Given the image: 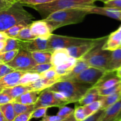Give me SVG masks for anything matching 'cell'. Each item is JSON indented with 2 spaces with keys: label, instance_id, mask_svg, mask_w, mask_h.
Returning <instances> with one entry per match:
<instances>
[{
  "label": "cell",
  "instance_id": "1",
  "mask_svg": "<svg viewBox=\"0 0 121 121\" xmlns=\"http://www.w3.org/2000/svg\"><path fill=\"white\" fill-rule=\"evenodd\" d=\"M89 14V8H70L54 12L43 20L47 23L52 33L63 26L82 22Z\"/></svg>",
  "mask_w": 121,
  "mask_h": 121
},
{
  "label": "cell",
  "instance_id": "2",
  "mask_svg": "<svg viewBox=\"0 0 121 121\" xmlns=\"http://www.w3.org/2000/svg\"><path fill=\"white\" fill-rule=\"evenodd\" d=\"M96 0H55L51 2L38 5L31 6V8L39 12L46 18L52 13L63 9L70 8H90L94 6Z\"/></svg>",
  "mask_w": 121,
  "mask_h": 121
},
{
  "label": "cell",
  "instance_id": "3",
  "mask_svg": "<svg viewBox=\"0 0 121 121\" xmlns=\"http://www.w3.org/2000/svg\"><path fill=\"white\" fill-rule=\"evenodd\" d=\"M92 87L89 84L70 80L60 81L48 88L54 92H60L65 96L69 104L78 102Z\"/></svg>",
  "mask_w": 121,
  "mask_h": 121
},
{
  "label": "cell",
  "instance_id": "4",
  "mask_svg": "<svg viewBox=\"0 0 121 121\" xmlns=\"http://www.w3.org/2000/svg\"><path fill=\"white\" fill-rule=\"evenodd\" d=\"M34 17L23 8L19 2L0 11V32H4L12 26L25 20H32Z\"/></svg>",
  "mask_w": 121,
  "mask_h": 121
},
{
  "label": "cell",
  "instance_id": "5",
  "mask_svg": "<svg viewBox=\"0 0 121 121\" xmlns=\"http://www.w3.org/2000/svg\"><path fill=\"white\" fill-rule=\"evenodd\" d=\"M105 42L100 43L80 59L85 60L90 67L100 69L106 71L109 63L112 51L103 49L102 46Z\"/></svg>",
  "mask_w": 121,
  "mask_h": 121
},
{
  "label": "cell",
  "instance_id": "6",
  "mask_svg": "<svg viewBox=\"0 0 121 121\" xmlns=\"http://www.w3.org/2000/svg\"><path fill=\"white\" fill-rule=\"evenodd\" d=\"M96 39L74 37L52 34L48 39V52L53 53L58 49H67L95 41Z\"/></svg>",
  "mask_w": 121,
  "mask_h": 121
},
{
  "label": "cell",
  "instance_id": "7",
  "mask_svg": "<svg viewBox=\"0 0 121 121\" xmlns=\"http://www.w3.org/2000/svg\"><path fill=\"white\" fill-rule=\"evenodd\" d=\"M5 64L15 71L28 72L37 65V63L32 57L30 52L25 49H20L14 59Z\"/></svg>",
  "mask_w": 121,
  "mask_h": 121
},
{
  "label": "cell",
  "instance_id": "8",
  "mask_svg": "<svg viewBox=\"0 0 121 121\" xmlns=\"http://www.w3.org/2000/svg\"><path fill=\"white\" fill-rule=\"evenodd\" d=\"M105 72V70L93 67H89L80 72L79 74L71 78L70 81L91 84L93 86L101 78Z\"/></svg>",
  "mask_w": 121,
  "mask_h": 121
},
{
  "label": "cell",
  "instance_id": "9",
  "mask_svg": "<svg viewBox=\"0 0 121 121\" xmlns=\"http://www.w3.org/2000/svg\"><path fill=\"white\" fill-rule=\"evenodd\" d=\"M107 38L108 36L97 38L95 41H93L92 42L82 44V45H79V46H72V47L67 48L66 49H67L70 56L73 57L76 59H79L83 56L86 53H88L92 49L98 46L100 43L106 41Z\"/></svg>",
  "mask_w": 121,
  "mask_h": 121
},
{
  "label": "cell",
  "instance_id": "10",
  "mask_svg": "<svg viewBox=\"0 0 121 121\" xmlns=\"http://www.w3.org/2000/svg\"><path fill=\"white\" fill-rule=\"evenodd\" d=\"M63 102H60L55 98L53 91L48 88L41 91L38 99L34 104V109L39 107H60L66 106Z\"/></svg>",
  "mask_w": 121,
  "mask_h": 121
},
{
  "label": "cell",
  "instance_id": "11",
  "mask_svg": "<svg viewBox=\"0 0 121 121\" xmlns=\"http://www.w3.org/2000/svg\"><path fill=\"white\" fill-rule=\"evenodd\" d=\"M121 81V79L117 76L116 71H105L98 81L92 87L96 89L109 88L119 84Z\"/></svg>",
  "mask_w": 121,
  "mask_h": 121
},
{
  "label": "cell",
  "instance_id": "12",
  "mask_svg": "<svg viewBox=\"0 0 121 121\" xmlns=\"http://www.w3.org/2000/svg\"><path fill=\"white\" fill-rule=\"evenodd\" d=\"M30 28L31 34L36 37L48 39L52 34L48 25L43 20L32 21Z\"/></svg>",
  "mask_w": 121,
  "mask_h": 121
},
{
  "label": "cell",
  "instance_id": "13",
  "mask_svg": "<svg viewBox=\"0 0 121 121\" xmlns=\"http://www.w3.org/2000/svg\"><path fill=\"white\" fill-rule=\"evenodd\" d=\"M26 72L14 71L0 78V89H5L18 85L19 81L22 75Z\"/></svg>",
  "mask_w": 121,
  "mask_h": 121
},
{
  "label": "cell",
  "instance_id": "14",
  "mask_svg": "<svg viewBox=\"0 0 121 121\" xmlns=\"http://www.w3.org/2000/svg\"><path fill=\"white\" fill-rule=\"evenodd\" d=\"M121 47V25L119 28L108 36L102 46L104 50L113 51Z\"/></svg>",
  "mask_w": 121,
  "mask_h": 121
},
{
  "label": "cell",
  "instance_id": "15",
  "mask_svg": "<svg viewBox=\"0 0 121 121\" xmlns=\"http://www.w3.org/2000/svg\"><path fill=\"white\" fill-rule=\"evenodd\" d=\"M89 14L105 15L121 21V9L117 8L96 7L94 5L89 8Z\"/></svg>",
  "mask_w": 121,
  "mask_h": 121
},
{
  "label": "cell",
  "instance_id": "16",
  "mask_svg": "<svg viewBox=\"0 0 121 121\" xmlns=\"http://www.w3.org/2000/svg\"><path fill=\"white\" fill-rule=\"evenodd\" d=\"M26 50L29 52H48V39L37 37L32 40H28Z\"/></svg>",
  "mask_w": 121,
  "mask_h": 121
},
{
  "label": "cell",
  "instance_id": "17",
  "mask_svg": "<svg viewBox=\"0 0 121 121\" xmlns=\"http://www.w3.org/2000/svg\"><path fill=\"white\" fill-rule=\"evenodd\" d=\"M41 91L31 90L27 91L14 99V102L27 105L34 104L37 102Z\"/></svg>",
  "mask_w": 121,
  "mask_h": 121
},
{
  "label": "cell",
  "instance_id": "18",
  "mask_svg": "<svg viewBox=\"0 0 121 121\" xmlns=\"http://www.w3.org/2000/svg\"><path fill=\"white\" fill-rule=\"evenodd\" d=\"M28 40H22L15 38L8 37L5 40V46L1 51V53L14 50H26V45Z\"/></svg>",
  "mask_w": 121,
  "mask_h": 121
},
{
  "label": "cell",
  "instance_id": "19",
  "mask_svg": "<svg viewBox=\"0 0 121 121\" xmlns=\"http://www.w3.org/2000/svg\"><path fill=\"white\" fill-rule=\"evenodd\" d=\"M89 67H90V66L85 60L81 59H77L76 62L74 66H73L72 71L67 75L60 77V81L70 80L71 78L75 77L77 75L79 74L80 72H82L83 71H84Z\"/></svg>",
  "mask_w": 121,
  "mask_h": 121
},
{
  "label": "cell",
  "instance_id": "20",
  "mask_svg": "<svg viewBox=\"0 0 121 121\" xmlns=\"http://www.w3.org/2000/svg\"><path fill=\"white\" fill-rule=\"evenodd\" d=\"M70 56L66 49H58L52 53V64L54 66H57L66 62Z\"/></svg>",
  "mask_w": 121,
  "mask_h": 121
},
{
  "label": "cell",
  "instance_id": "21",
  "mask_svg": "<svg viewBox=\"0 0 121 121\" xmlns=\"http://www.w3.org/2000/svg\"><path fill=\"white\" fill-rule=\"evenodd\" d=\"M102 96L99 95L98 90L91 87L84 95L83 97L78 102V103L79 106H86L95 101L100 100Z\"/></svg>",
  "mask_w": 121,
  "mask_h": 121
},
{
  "label": "cell",
  "instance_id": "22",
  "mask_svg": "<svg viewBox=\"0 0 121 121\" xmlns=\"http://www.w3.org/2000/svg\"><path fill=\"white\" fill-rule=\"evenodd\" d=\"M121 110V99L105 110L101 121H113Z\"/></svg>",
  "mask_w": 121,
  "mask_h": 121
},
{
  "label": "cell",
  "instance_id": "23",
  "mask_svg": "<svg viewBox=\"0 0 121 121\" xmlns=\"http://www.w3.org/2000/svg\"><path fill=\"white\" fill-rule=\"evenodd\" d=\"M32 88L28 85H15L12 87L7 88L3 89L2 92L5 93L13 98L14 99L16 98L18 96H21L22 94L27 92V91H31Z\"/></svg>",
  "mask_w": 121,
  "mask_h": 121
},
{
  "label": "cell",
  "instance_id": "24",
  "mask_svg": "<svg viewBox=\"0 0 121 121\" xmlns=\"http://www.w3.org/2000/svg\"><path fill=\"white\" fill-rule=\"evenodd\" d=\"M121 66V48L112 51L108 66L106 71H116Z\"/></svg>",
  "mask_w": 121,
  "mask_h": 121
},
{
  "label": "cell",
  "instance_id": "25",
  "mask_svg": "<svg viewBox=\"0 0 121 121\" xmlns=\"http://www.w3.org/2000/svg\"><path fill=\"white\" fill-rule=\"evenodd\" d=\"M58 82L54 79H48L45 78H39L35 81L28 84L33 90H37V91H43L52 86L54 83Z\"/></svg>",
  "mask_w": 121,
  "mask_h": 121
},
{
  "label": "cell",
  "instance_id": "26",
  "mask_svg": "<svg viewBox=\"0 0 121 121\" xmlns=\"http://www.w3.org/2000/svg\"><path fill=\"white\" fill-rule=\"evenodd\" d=\"M76 61V59L70 56V58L66 62L59 65V66H54V68L59 76L61 77V76L66 75L70 73V72L72 71Z\"/></svg>",
  "mask_w": 121,
  "mask_h": 121
},
{
  "label": "cell",
  "instance_id": "27",
  "mask_svg": "<svg viewBox=\"0 0 121 121\" xmlns=\"http://www.w3.org/2000/svg\"><path fill=\"white\" fill-rule=\"evenodd\" d=\"M31 23V20L22 21L21 22H20L19 23L17 24L14 25V26H12L10 28L5 30L4 32L5 33V34L8 36V37L15 38L22 28L29 26Z\"/></svg>",
  "mask_w": 121,
  "mask_h": 121
},
{
  "label": "cell",
  "instance_id": "28",
  "mask_svg": "<svg viewBox=\"0 0 121 121\" xmlns=\"http://www.w3.org/2000/svg\"><path fill=\"white\" fill-rule=\"evenodd\" d=\"M121 99V91L114 93L112 94L108 95L106 96H102L101 102L102 106L101 109L102 110H105L111 106L114 103H117Z\"/></svg>",
  "mask_w": 121,
  "mask_h": 121
},
{
  "label": "cell",
  "instance_id": "29",
  "mask_svg": "<svg viewBox=\"0 0 121 121\" xmlns=\"http://www.w3.org/2000/svg\"><path fill=\"white\" fill-rule=\"evenodd\" d=\"M34 60L37 64H49L52 62V53L49 52H31Z\"/></svg>",
  "mask_w": 121,
  "mask_h": 121
},
{
  "label": "cell",
  "instance_id": "30",
  "mask_svg": "<svg viewBox=\"0 0 121 121\" xmlns=\"http://www.w3.org/2000/svg\"><path fill=\"white\" fill-rule=\"evenodd\" d=\"M0 110L7 121H13L16 116L12 103L0 105Z\"/></svg>",
  "mask_w": 121,
  "mask_h": 121
},
{
  "label": "cell",
  "instance_id": "31",
  "mask_svg": "<svg viewBox=\"0 0 121 121\" xmlns=\"http://www.w3.org/2000/svg\"><path fill=\"white\" fill-rule=\"evenodd\" d=\"M39 78H40V75L39 74L26 72L20 78L18 84L28 85L30 83L35 81L39 79Z\"/></svg>",
  "mask_w": 121,
  "mask_h": 121
},
{
  "label": "cell",
  "instance_id": "32",
  "mask_svg": "<svg viewBox=\"0 0 121 121\" xmlns=\"http://www.w3.org/2000/svg\"><path fill=\"white\" fill-rule=\"evenodd\" d=\"M12 103H13V107H14L16 115L24 113L33 112L34 110V104L27 105V104H21V103H16L14 102H13Z\"/></svg>",
  "mask_w": 121,
  "mask_h": 121
},
{
  "label": "cell",
  "instance_id": "33",
  "mask_svg": "<svg viewBox=\"0 0 121 121\" xmlns=\"http://www.w3.org/2000/svg\"><path fill=\"white\" fill-rule=\"evenodd\" d=\"M83 106L84 107L86 115L88 117L101 109L102 102L100 100L95 101L91 104H89L86 106Z\"/></svg>",
  "mask_w": 121,
  "mask_h": 121
},
{
  "label": "cell",
  "instance_id": "34",
  "mask_svg": "<svg viewBox=\"0 0 121 121\" xmlns=\"http://www.w3.org/2000/svg\"><path fill=\"white\" fill-rule=\"evenodd\" d=\"M30 26L22 28L20 31V33H18L17 36L15 37V39H18L22 40H32L37 38L31 34L30 28Z\"/></svg>",
  "mask_w": 121,
  "mask_h": 121
},
{
  "label": "cell",
  "instance_id": "35",
  "mask_svg": "<svg viewBox=\"0 0 121 121\" xmlns=\"http://www.w3.org/2000/svg\"><path fill=\"white\" fill-rule=\"evenodd\" d=\"M40 75V78H45V79H54V80H57V81H60V76H59L58 74L57 73L56 71L54 68V66L49 69V70H47L46 71H44V72L41 73Z\"/></svg>",
  "mask_w": 121,
  "mask_h": 121
},
{
  "label": "cell",
  "instance_id": "36",
  "mask_svg": "<svg viewBox=\"0 0 121 121\" xmlns=\"http://www.w3.org/2000/svg\"><path fill=\"white\" fill-rule=\"evenodd\" d=\"M19 50L7 51V52L1 53L0 54V63L1 64H7L13 60L14 57L17 54Z\"/></svg>",
  "mask_w": 121,
  "mask_h": 121
},
{
  "label": "cell",
  "instance_id": "37",
  "mask_svg": "<svg viewBox=\"0 0 121 121\" xmlns=\"http://www.w3.org/2000/svg\"><path fill=\"white\" fill-rule=\"evenodd\" d=\"M54 67L53 64L52 63L49 64H37L36 65L32 68L31 70H30L28 72H33V73H37L40 74L42 72L46 71L47 70Z\"/></svg>",
  "mask_w": 121,
  "mask_h": 121
},
{
  "label": "cell",
  "instance_id": "38",
  "mask_svg": "<svg viewBox=\"0 0 121 121\" xmlns=\"http://www.w3.org/2000/svg\"><path fill=\"white\" fill-rule=\"evenodd\" d=\"M73 115L77 121H82L87 117L83 106H78L76 107L73 112Z\"/></svg>",
  "mask_w": 121,
  "mask_h": 121
},
{
  "label": "cell",
  "instance_id": "39",
  "mask_svg": "<svg viewBox=\"0 0 121 121\" xmlns=\"http://www.w3.org/2000/svg\"><path fill=\"white\" fill-rule=\"evenodd\" d=\"M53 1H55V0H18V2L21 3L22 5L28 6L30 7L31 6L47 4Z\"/></svg>",
  "mask_w": 121,
  "mask_h": 121
},
{
  "label": "cell",
  "instance_id": "40",
  "mask_svg": "<svg viewBox=\"0 0 121 121\" xmlns=\"http://www.w3.org/2000/svg\"><path fill=\"white\" fill-rule=\"evenodd\" d=\"M98 90V92L99 95L101 96H106L108 95L112 94L114 93L118 92V91H121V89L119 86V84H117L115 86L112 87L111 88L106 89H97Z\"/></svg>",
  "mask_w": 121,
  "mask_h": 121
},
{
  "label": "cell",
  "instance_id": "41",
  "mask_svg": "<svg viewBox=\"0 0 121 121\" xmlns=\"http://www.w3.org/2000/svg\"><path fill=\"white\" fill-rule=\"evenodd\" d=\"M74 112V109L69 107H67L66 106H63L59 107V110L58 111L57 115L60 116L61 117L66 118L72 114Z\"/></svg>",
  "mask_w": 121,
  "mask_h": 121
},
{
  "label": "cell",
  "instance_id": "42",
  "mask_svg": "<svg viewBox=\"0 0 121 121\" xmlns=\"http://www.w3.org/2000/svg\"><path fill=\"white\" fill-rule=\"evenodd\" d=\"M105 110L100 109L93 115L88 116L82 121H101L104 116Z\"/></svg>",
  "mask_w": 121,
  "mask_h": 121
},
{
  "label": "cell",
  "instance_id": "43",
  "mask_svg": "<svg viewBox=\"0 0 121 121\" xmlns=\"http://www.w3.org/2000/svg\"><path fill=\"white\" fill-rule=\"evenodd\" d=\"M48 107H39L34 109L32 113L31 118H41L44 117L47 113Z\"/></svg>",
  "mask_w": 121,
  "mask_h": 121
},
{
  "label": "cell",
  "instance_id": "44",
  "mask_svg": "<svg viewBox=\"0 0 121 121\" xmlns=\"http://www.w3.org/2000/svg\"><path fill=\"white\" fill-rule=\"evenodd\" d=\"M33 112L24 113L16 115L13 121H29L31 119Z\"/></svg>",
  "mask_w": 121,
  "mask_h": 121
},
{
  "label": "cell",
  "instance_id": "45",
  "mask_svg": "<svg viewBox=\"0 0 121 121\" xmlns=\"http://www.w3.org/2000/svg\"><path fill=\"white\" fill-rule=\"evenodd\" d=\"M14 71L15 70H13L12 68L7 65V64H0V78Z\"/></svg>",
  "mask_w": 121,
  "mask_h": 121
},
{
  "label": "cell",
  "instance_id": "46",
  "mask_svg": "<svg viewBox=\"0 0 121 121\" xmlns=\"http://www.w3.org/2000/svg\"><path fill=\"white\" fill-rule=\"evenodd\" d=\"M17 2L18 0H0V11L9 8Z\"/></svg>",
  "mask_w": 121,
  "mask_h": 121
},
{
  "label": "cell",
  "instance_id": "47",
  "mask_svg": "<svg viewBox=\"0 0 121 121\" xmlns=\"http://www.w3.org/2000/svg\"><path fill=\"white\" fill-rule=\"evenodd\" d=\"M104 7L121 9V0H113L104 3Z\"/></svg>",
  "mask_w": 121,
  "mask_h": 121
},
{
  "label": "cell",
  "instance_id": "48",
  "mask_svg": "<svg viewBox=\"0 0 121 121\" xmlns=\"http://www.w3.org/2000/svg\"><path fill=\"white\" fill-rule=\"evenodd\" d=\"M14 99L5 93L1 91L0 93V105L7 104L8 103H13Z\"/></svg>",
  "mask_w": 121,
  "mask_h": 121
},
{
  "label": "cell",
  "instance_id": "49",
  "mask_svg": "<svg viewBox=\"0 0 121 121\" xmlns=\"http://www.w3.org/2000/svg\"><path fill=\"white\" fill-rule=\"evenodd\" d=\"M65 118L58 115H46L43 117V121H62Z\"/></svg>",
  "mask_w": 121,
  "mask_h": 121
},
{
  "label": "cell",
  "instance_id": "50",
  "mask_svg": "<svg viewBox=\"0 0 121 121\" xmlns=\"http://www.w3.org/2000/svg\"><path fill=\"white\" fill-rule=\"evenodd\" d=\"M53 92L54 97H55V98H56L57 100L61 102H63V103H65L66 104H69L68 102H67V98L65 97V95L63 94L62 93H61L60 92H54V91H53Z\"/></svg>",
  "mask_w": 121,
  "mask_h": 121
},
{
  "label": "cell",
  "instance_id": "51",
  "mask_svg": "<svg viewBox=\"0 0 121 121\" xmlns=\"http://www.w3.org/2000/svg\"><path fill=\"white\" fill-rule=\"evenodd\" d=\"M62 121H77L75 119L74 117V115H73V113L72 114H71L70 116H69L68 117H66L65 119L63 120Z\"/></svg>",
  "mask_w": 121,
  "mask_h": 121
},
{
  "label": "cell",
  "instance_id": "52",
  "mask_svg": "<svg viewBox=\"0 0 121 121\" xmlns=\"http://www.w3.org/2000/svg\"><path fill=\"white\" fill-rule=\"evenodd\" d=\"M8 36L4 32H0V41H5L7 40Z\"/></svg>",
  "mask_w": 121,
  "mask_h": 121
},
{
  "label": "cell",
  "instance_id": "53",
  "mask_svg": "<svg viewBox=\"0 0 121 121\" xmlns=\"http://www.w3.org/2000/svg\"><path fill=\"white\" fill-rule=\"evenodd\" d=\"M5 46V41H0V52L4 49Z\"/></svg>",
  "mask_w": 121,
  "mask_h": 121
},
{
  "label": "cell",
  "instance_id": "54",
  "mask_svg": "<svg viewBox=\"0 0 121 121\" xmlns=\"http://www.w3.org/2000/svg\"><path fill=\"white\" fill-rule=\"evenodd\" d=\"M116 73H117V76L121 79V66L116 71Z\"/></svg>",
  "mask_w": 121,
  "mask_h": 121
},
{
  "label": "cell",
  "instance_id": "55",
  "mask_svg": "<svg viewBox=\"0 0 121 121\" xmlns=\"http://www.w3.org/2000/svg\"><path fill=\"white\" fill-rule=\"evenodd\" d=\"M0 121H7L5 117H4V115L2 114V112L1 111V110H0Z\"/></svg>",
  "mask_w": 121,
  "mask_h": 121
},
{
  "label": "cell",
  "instance_id": "56",
  "mask_svg": "<svg viewBox=\"0 0 121 121\" xmlns=\"http://www.w3.org/2000/svg\"><path fill=\"white\" fill-rule=\"evenodd\" d=\"M113 121H121V110L120 112H119V114L118 115V116H117V117L115 118V119Z\"/></svg>",
  "mask_w": 121,
  "mask_h": 121
},
{
  "label": "cell",
  "instance_id": "57",
  "mask_svg": "<svg viewBox=\"0 0 121 121\" xmlns=\"http://www.w3.org/2000/svg\"><path fill=\"white\" fill-rule=\"evenodd\" d=\"M99 1H102V2H104V3L106 2H109V1H113V0H99Z\"/></svg>",
  "mask_w": 121,
  "mask_h": 121
},
{
  "label": "cell",
  "instance_id": "58",
  "mask_svg": "<svg viewBox=\"0 0 121 121\" xmlns=\"http://www.w3.org/2000/svg\"><path fill=\"white\" fill-rule=\"evenodd\" d=\"M119 86H120V88L121 89V81L120 82V83H119Z\"/></svg>",
  "mask_w": 121,
  "mask_h": 121
},
{
  "label": "cell",
  "instance_id": "59",
  "mask_svg": "<svg viewBox=\"0 0 121 121\" xmlns=\"http://www.w3.org/2000/svg\"><path fill=\"white\" fill-rule=\"evenodd\" d=\"M2 89H0V93H1V91H2Z\"/></svg>",
  "mask_w": 121,
  "mask_h": 121
},
{
  "label": "cell",
  "instance_id": "60",
  "mask_svg": "<svg viewBox=\"0 0 121 121\" xmlns=\"http://www.w3.org/2000/svg\"><path fill=\"white\" fill-rule=\"evenodd\" d=\"M0 54H1V52H0ZM0 64H1V63H0Z\"/></svg>",
  "mask_w": 121,
  "mask_h": 121
},
{
  "label": "cell",
  "instance_id": "61",
  "mask_svg": "<svg viewBox=\"0 0 121 121\" xmlns=\"http://www.w3.org/2000/svg\"></svg>",
  "mask_w": 121,
  "mask_h": 121
},
{
  "label": "cell",
  "instance_id": "62",
  "mask_svg": "<svg viewBox=\"0 0 121 121\" xmlns=\"http://www.w3.org/2000/svg\"></svg>",
  "mask_w": 121,
  "mask_h": 121
},
{
  "label": "cell",
  "instance_id": "63",
  "mask_svg": "<svg viewBox=\"0 0 121 121\" xmlns=\"http://www.w3.org/2000/svg\"><path fill=\"white\" fill-rule=\"evenodd\" d=\"M96 1H97V0H96Z\"/></svg>",
  "mask_w": 121,
  "mask_h": 121
}]
</instances>
